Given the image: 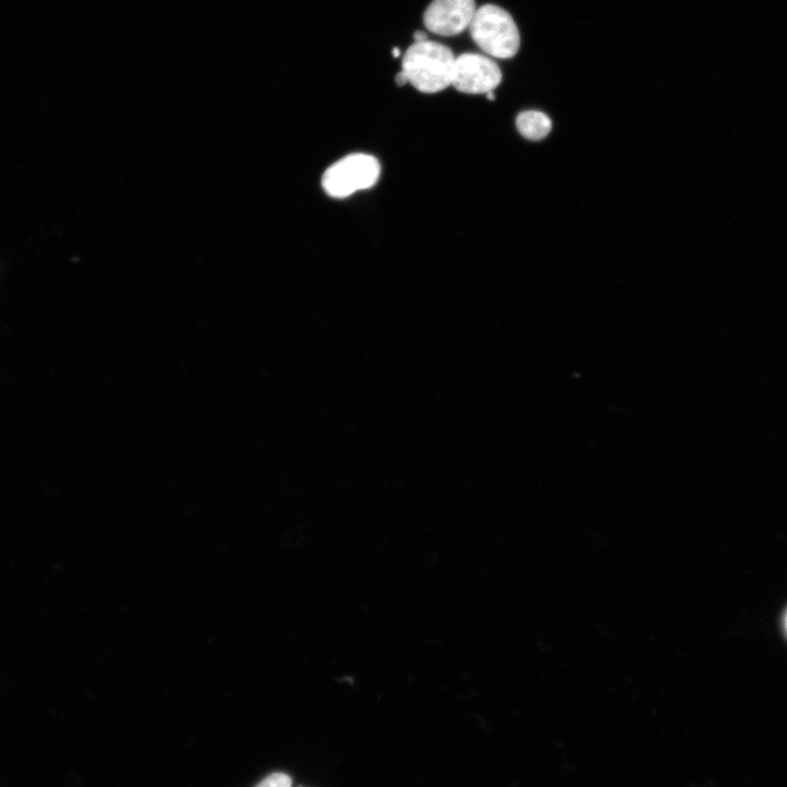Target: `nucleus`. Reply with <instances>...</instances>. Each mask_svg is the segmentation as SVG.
I'll list each match as a JSON object with an SVG mask.
<instances>
[{
    "label": "nucleus",
    "instance_id": "obj_7",
    "mask_svg": "<svg viewBox=\"0 0 787 787\" xmlns=\"http://www.w3.org/2000/svg\"><path fill=\"white\" fill-rule=\"evenodd\" d=\"M293 779L286 773H274L262 779L256 787H292Z\"/></svg>",
    "mask_w": 787,
    "mask_h": 787
},
{
    "label": "nucleus",
    "instance_id": "obj_10",
    "mask_svg": "<svg viewBox=\"0 0 787 787\" xmlns=\"http://www.w3.org/2000/svg\"><path fill=\"white\" fill-rule=\"evenodd\" d=\"M392 56L398 59L401 56V50L399 48H396L392 50Z\"/></svg>",
    "mask_w": 787,
    "mask_h": 787
},
{
    "label": "nucleus",
    "instance_id": "obj_4",
    "mask_svg": "<svg viewBox=\"0 0 787 787\" xmlns=\"http://www.w3.org/2000/svg\"><path fill=\"white\" fill-rule=\"evenodd\" d=\"M501 81L500 67L487 56L466 53L455 60L452 86L460 92L487 94Z\"/></svg>",
    "mask_w": 787,
    "mask_h": 787
},
{
    "label": "nucleus",
    "instance_id": "obj_5",
    "mask_svg": "<svg viewBox=\"0 0 787 787\" xmlns=\"http://www.w3.org/2000/svg\"><path fill=\"white\" fill-rule=\"evenodd\" d=\"M475 0H434L424 15L426 28L441 37L459 36L476 14Z\"/></svg>",
    "mask_w": 787,
    "mask_h": 787
},
{
    "label": "nucleus",
    "instance_id": "obj_9",
    "mask_svg": "<svg viewBox=\"0 0 787 787\" xmlns=\"http://www.w3.org/2000/svg\"><path fill=\"white\" fill-rule=\"evenodd\" d=\"M415 43H422L428 41V37L424 31H416L414 35Z\"/></svg>",
    "mask_w": 787,
    "mask_h": 787
},
{
    "label": "nucleus",
    "instance_id": "obj_6",
    "mask_svg": "<svg viewBox=\"0 0 787 787\" xmlns=\"http://www.w3.org/2000/svg\"><path fill=\"white\" fill-rule=\"evenodd\" d=\"M516 127L524 139L543 141L551 134L553 122L543 112L527 111L517 116Z\"/></svg>",
    "mask_w": 787,
    "mask_h": 787
},
{
    "label": "nucleus",
    "instance_id": "obj_1",
    "mask_svg": "<svg viewBox=\"0 0 787 787\" xmlns=\"http://www.w3.org/2000/svg\"><path fill=\"white\" fill-rule=\"evenodd\" d=\"M455 56L448 47L425 41L414 43L403 57L410 83L423 93H438L452 86Z\"/></svg>",
    "mask_w": 787,
    "mask_h": 787
},
{
    "label": "nucleus",
    "instance_id": "obj_2",
    "mask_svg": "<svg viewBox=\"0 0 787 787\" xmlns=\"http://www.w3.org/2000/svg\"><path fill=\"white\" fill-rule=\"evenodd\" d=\"M468 29L479 49L492 57L508 60L519 50L517 26L512 16L499 7L489 4L477 10Z\"/></svg>",
    "mask_w": 787,
    "mask_h": 787
},
{
    "label": "nucleus",
    "instance_id": "obj_11",
    "mask_svg": "<svg viewBox=\"0 0 787 787\" xmlns=\"http://www.w3.org/2000/svg\"><path fill=\"white\" fill-rule=\"evenodd\" d=\"M487 98H488V100H490V101H494V100H495V95H494V92H493V91H491V92L487 93Z\"/></svg>",
    "mask_w": 787,
    "mask_h": 787
},
{
    "label": "nucleus",
    "instance_id": "obj_3",
    "mask_svg": "<svg viewBox=\"0 0 787 787\" xmlns=\"http://www.w3.org/2000/svg\"><path fill=\"white\" fill-rule=\"evenodd\" d=\"M380 175L376 158L364 155H349L330 167L323 176V189L333 198H346L374 186Z\"/></svg>",
    "mask_w": 787,
    "mask_h": 787
},
{
    "label": "nucleus",
    "instance_id": "obj_8",
    "mask_svg": "<svg viewBox=\"0 0 787 787\" xmlns=\"http://www.w3.org/2000/svg\"><path fill=\"white\" fill-rule=\"evenodd\" d=\"M396 80L400 87H404L410 82L408 75L403 70L398 74Z\"/></svg>",
    "mask_w": 787,
    "mask_h": 787
}]
</instances>
